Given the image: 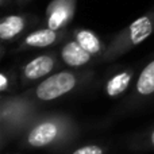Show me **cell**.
Returning a JSON list of instances; mask_svg holds the SVG:
<instances>
[{
    "label": "cell",
    "instance_id": "1",
    "mask_svg": "<svg viewBox=\"0 0 154 154\" xmlns=\"http://www.w3.org/2000/svg\"><path fill=\"white\" fill-rule=\"evenodd\" d=\"M76 85V77L69 72H60L42 81L37 88V96L41 100H54L70 92Z\"/></svg>",
    "mask_w": 154,
    "mask_h": 154
},
{
    "label": "cell",
    "instance_id": "2",
    "mask_svg": "<svg viewBox=\"0 0 154 154\" xmlns=\"http://www.w3.org/2000/svg\"><path fill=\"white\" fill-rule=\"evenodd\" d=\"M76 0H54L48 8V27L60 30L70 20Z\"/></svg>",
    "mask_w": 154,
    "mask_h": 154
},
{
    "label": "cell",
    "instance_id": "3",
    "mask_svg": "<svg viewBox=\"0 0 154 154\" xmlns=\"http://www.w3.org/2000/svg\"><path fill=\"white\" fill-rule=\"evenodd\" d=\"M57 133H58V128L54 123H41V125H38L37 127H34L31 130V133L29 135V143L35 147L46 146V145L51 143L54 141V138L57 137Z\"/></svg>",
    "mask_w": 154,
    "mask_h": 154
},
{
    "label": "cell",
    "instance_id": "4",
    "mask_svg": "<svg viewBox=\"0 0 154 154\" xmlns=\"http://www.w3.org/2000/svg\"><path fill=\"white\" fill-rule=\"evenodd\" d=\"M153 29H154L153 19L149 15L137 19L128 27V38H130L131 43L133 45H139L141 42H143L153 32Z\"/></svg>",
    "mask_w": 154,
    "mask_h": 154
},
{
    "label": "cell",
    "instance_id": "5",
    "mask_svg": "<svg viewBox=\"0 0 154 154\" xmlns=\"http://www.w3.org/2000/svg\"><path fill=\"white\" fill-rule=\"evenodd\" d=\"M62 58L70 66H81L89 61L91 53H88L77 41H75L65 45L62 49Z\"/></svg>",
    "mask_w": 154,
    "mask_h": 154
},
{
    "label": "cell",
    "instance_id": "6",
    "mask_svg": "<svg viewBox=\"0 0 154 154\" xmlns=\"http://www.w3.org/2000/svg\"><path fill=\"white\" fill-rule=\"evenodd\" d=\"M54 66V61L49 56H41L30 61L24 68V76L30 80L41 79L48 75Z\"/></svg>",
    "mask_w": 154,
    "mask_h": 154
},
{
    "label": "cell",
    "instance_id": "7",
    "mask_svg": "<svg viewBox=\"0 0 154 154\" xmlns=\"http://www.w3.org/2000/svg\"><path fill=\"white\" fill-rule=\"evenodd\" d=\"M24 29V18L19 15H10L4 18L0 23V37L7 41L16 37Z\"/></svg>",
    "mask_w": 154,
    "mask_h": 154
},
{
    "label": "cell",
    "instance_id": "8",
    "mask_svg": "<svg viewBox=\"0 0 154 154\" xmlns=\"http://www.w3.org/2000/svg\"><path fill=\"white\" fill-rule=\"evenodd\" d=\"M57 39V30L51 29H43L34 31L26 38V43L29 46H34V48H46V46L54 43Z\"/></svg>",
    "mask_w": 154,
    "mask_h": 154
},
{
    "label": "cell",
    "instance_id": "9",
    "mask_svg": "<svg viewBox=\"0 0 154 154\" xmlns=\"http://www.w3.org/2000/svg\"><path fill=\"white\" fill-rule=\"evenodd\" d=\"M137 91L141 95H150L154 92V61L150 62L137 81Z\"/></svg>",
    "mask_w": 154,
    "mask_h": 154
},
{
    "label": "cell",
    "instance_id": "10",
    "mask_svg": "<svg viewBox=\"0 0 154 154\" xmlns=\"http://www.w3.org/2000/svg\"><path fill=\"white\" fill-rule=\"evenodd\" d=\"M76 41L91 54H96L100 51V41L89 30H79L76 34Z\"/></svg>",
    "mask_w": 154,
    "mask_h": 154
},
{
    "label": "cell",
    "instance_id": "11",
    "mask_svg": "<svg viewBox=\"0 0 154 154\" xmlns=\"http://www.w3.org/2000/svg\"><path fill=\"white\" fill-rule=\"evenodd\" d=\"M130 80H131V75L127 72L119 73L115 77H112L108 81V84H107V93L109 96H116L119 93H122L128 87Z\"/></svg>",
    "mask_w": 154,
    "mask_h": 154
},
{
    "label": "cell",
    "instance_id": "12",
    "mask_svg": "<svg viewBox=\"0 0 154 154\" xmlns=\"http://www.w3.org/2000/svg\"><path fill=\"white\" fill-rule=\"evenodd\" d=\"M73 154H103V150L99 146L89 145V146H84V147L77 149L76 152H73Z\"/></svg>",
    "mask_w": 154,
    "mask_h": 154
},
{
    "label": "cell",
    "instance_id": "13",
    "mask_svg": "<svg viewBox=\"0 0 154 154\" xmlns=\"http://www.w3.org/2000/svg\"><path fill=\"white\" fill-rule=\"evenodd\" d=\"M0 79H2V85H0V89L4 91L5 88H7V79H5V76H4V75L0 76Z\"/></svg>",
    "mask_w": 154,
    "mask_h": 154
},
{
    "label": "cell",
    "instance_id": "14",
    "mask_svg": "<svg viewBox=\"0 0 154 154\" xmlns=\"http://www.w3.org/2000/svg\"><path fill=\"white\" fill-rule=\"evenodd\" d=\"M152 143L154 145V131H153V134H152Z\"/></svg>",
    "mask_w": 154,
    "mask_h": 154
},
{
    "label": "cell",
    "instance_id": "15",
    "mask_svg": "<svg viewBox=\"0 0 154 154\" xmlns=\"http://www.w3.org/2000/svg\"><path fill=\"white\" fill-rule=\"evenodd\" d=\"M0 2H2V4H4V3H5V0H0Z\"/></svg>",
    "mask_w": 154,
    "mask_h": 154
}]
</instances>
